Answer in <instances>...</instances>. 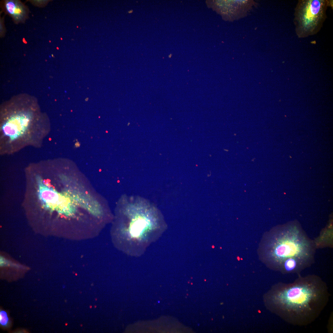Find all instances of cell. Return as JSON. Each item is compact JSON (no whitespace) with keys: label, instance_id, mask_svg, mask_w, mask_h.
<instances>
[{"label":"cell","instance_id":"cell-2","mask_svg":"<svg viewBox=\"0 0 333 333\" xmlns=\"http://www.w3.org/2000/svg\"><path fill=\"white\" fill-rule=\"evenodd\" d=\"M166 228L162 214L155 208L129 205L124 212L123 223L113 235L119 249L127 255L138 257Z\"/></svg>","mask_w":333,"mask_h":333},{"label":"cell","instance_id":"cell-3","mask_svg":"<svg viewBox=\"0 0 333 333\" xmlns=\"http://www.w3.org/2000/svg\"><path fill=\"white\" fill-rule=\"evenodd\" d=\"M316 248L314 241L297 223L277 227L264 235L260 248L262 261L269 268L279 271L286 261L295 259L311 265Z\"/></svg>","mask_w":333,"mask_h":333},{"label":"cell","instance_id":"cell-4","mask_svg":"<svg viewBox=\"0 0 333 333\" xmlns=\"http://www.w3.org/2000/svg\"><path fill=\"white\" fill-rule=\"evenodd\" d=\"M327 0H299L295 8L294 23L300 38L313 36L322 28L326 18Z\"/></svg>","mask_w":333,"mask_h":333},{"label":"cell","instance_id":"cell-8","mask_svg":"<svg viewBox=\"0 0 333 333\" xmlns=\"http://www.w3.org/2000/svg\"><path fill=\"white\" fill-rule=\"evenodd\" d=\"M2 22V20H0V35L2 37L4 35V24Z\"/></svg>","mask_w":333,"mask_h":333},{"label":"cell","instance_id":"cell-6","mask_svg":"<svg viewBox=\"0 0 333 333\" xmlns=\"http://www.w3.org/2000/svg\"><path fill=\"white\" fill-rule=\"evenodd\" d=\"M39 195L41 199L49 207H63L66 205L65 198L56 191L43 185H39Z\"/></svg>","mask_w":333,"mask_h":333},{"label":"cell","instance_id":"cell-5","mask_svg":"<svg viewBox=\"0 0 333 333\" xmlns=\"http://www.w3.org/2000/svg\"><path fill=\"white\" fill-rule=\"evenodd\" d=\"M3 9L16 23L23 22L27 18L28 9L20 1L17 0L4 1Z\"/></svg>","mask_w":333,"mask_h":333},{"label":"cell","instance_id":"cell-7","mask_svg":"<svg viewBox=\"0 0 333 333\" xmlns=\"http://www.w3.org/2000/svg\"><path fill=\"white\" fill-rule=\"evenodd\" d=\"M9 323V319L6 311L1 310L0 311V324L2 327L7 326Z\"/></svg>","mask_w":333,"mask_h":333},{"label":"cell","instance_id":"cell-1","mask_svg":"<svg viewBox=\"0 0 333 333\" xmlns=\"http://www.w3.org/2000/svg\"><path fill=\"white\" fill-rule=\"evenodd\" d=\"M330 295L327 284L319 276L299 274L292 282L273 286L265 295V301L267 307L285 322L303 326L318 318Z\"/></svg>","mask_w":333,"mask_h":333},{"label":"cell","instance_id":"cell-9","mask_svg":"<svg viewBox=\"0 0 333 333\" xmlns=\"http://www.w3.org/2000/svg\"><path fill=\"white\" fill-rule=\"evenodd\" d=\"M133 12V10H129V11H128V13H132Z\"/></svg>","mask_w":333,"mask_h":333}]
</instances>
